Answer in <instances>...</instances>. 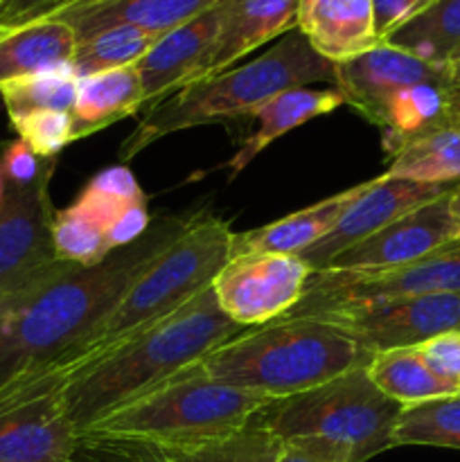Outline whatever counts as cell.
<instances>
[{
  "label": "cell",
  "mask_w": 460,
  "mask_h": 462,
  "mask_svg": "<svg viewBox=\"0 0 460 462\" xmlns=\"http://www.w3.org/2000/svg\"><path fill=\"white\" fill-rule=\"evenodd\" d=\"M52 161V158H50ZM45 158H39L34 152L30 149V144L23 143L21 138L9 143L5 147L3 156H0V162H3V171H5V180L12 188H27V185L34 183L43 170L48 167Z\"/></svg>",
  "instance_id": "cell-37"
},
{
  "label": "cell",
  "mask_w": 460,
  "mask_h": 462,
  "mask_svg": "<svg viewBox=\"0 0 460 462\" xmlns=\"http://www.w3.org/2000/svg\"><path fill=\"white\" fill-rule=\"evenodd\" d=\"M162 34L138 30V27H111L88 39L77 41L70 70L77 79L97 75L104 70L135 66Z\"/></svg>",
  "instance_id": "cell-28"
},
{
  "label": "cell",
  "mask_w": 460,
  "mask_h": 462,
  "mask_svg": "<svg viewBox=\"0 0 460 462\" xmlns=\"http://www.w3.org/2000/svg\"><path fill=\"white\" fill-rule=\"evenodd\" d=\"M451 189L422 203L415 210L406 212L404 217L388 224L379 233L370 235L356 246L343 251L341 255L329 262L325 271H361L365 273V271L395 269V266L410 264V262L455 242L458 235H455L449 210Z\"/></svg>",
  "instance_id": "cell-14"
},
{
  "label": "cell",
  "mask_w": 460,
  "mask_h": 462,
  "mask_svg": "<svg viewBox=\"0 0 460 462\" xmlns=\"http://www.w3.org/2000/svg\"><path fill=\"white\" fill-rule=\"evenodd\" d=\"M427 293H460V239L395 269L311 273L305 296L289 316H316L338 307Z\"/></svg>",
  "instance_id": "cell-8"
},
{
  "label": "cell",
  "mask_w": 460,
  "mask_h": 462,
  "mask_svg": "<svg viewBox=\"0 0 460 462\" xmlns=\"http://www.w3.org/2000/svg\"><path fill=\"white\" fill-rule=\"evenodd\" d=\"M271 402L257 393L216 382L201 364H194L104 415L84 433L140 440L167 449L201 445L251 427L255 415Z\"/></svg>",
  "instance_id": "cell-7"
},
{
  "label": "cell",
  "mask_w": 460,
  "mask_h": 462,
  "mask_svg": "<svg viewBox=\"0 0 460 462\" xmlns=\"http://www.w3.org/2000/svg\"><path fill=\"white\" fill-rule=\"evenodd\" d=\"M12 129L16 131L23 143L30 144L32 152L39 158H57L61 149L75 143V125L72 113L59 111H36L27 116L14 117Z\"/></svg>",
  "instance_id": "cell-34"
},
{
  "label": "cell",
  "mask_w": 460,
  "mask_h": 462,
  "mask_svg": "<svg viewBox=\"0 0 460 462\" xmlns=\"http://www.w3.org/2000/svg\"><path fill=\"white\" fill-rule=\"evenodd\" d=\"M77 462H167L161 447L124 438L81 433L75 456Z\"/></svg>",
  "instance_id": "cell-35"
},
{
  "label": "cell",
  "mask_w": 460,
  "mask_h": 462,
  "mask_svg": "<svg viewBox=\"0 0 460 462\" xmlns=\"http://www.w3.org/2000/svg\"><path fill=\"white\" fill-rule=\"evenodd\" d=\"M449 210H451V219H454V226H455V235H458L460 239V183L451 189Z\"/></svg>",
  "instance_id": "cell-41"
},
{
  "label": "cell",
  "mask_w": 460,
  "mask_h": 462,
  "mask_svg": "<svg viewBox=\"0 0 460 462\" xmlns=\"http://www.w3.org/2000/svg\"><path fill=\"white\" fill-rule=\"evenodd\" d=\"M345 329L368 352L415 347L428 338L460 329V293L392 298L361 302L316 314Z\"/></svg>",
  "instance_id": "cell-11"
},
{
  "label": "cell",
  "mask_w": 460,
  "mask_h": 462,
  "mask_svg": "<svg viewBox=\"0 0 460 462\" xmlns=\"http://www.w3.org/2000/svg\"><path fill=\"white\" fill-rule=\"evenodd\" d=\"M219 34L197 81L228 70L248 52L296 30L300 0H219Z\"/></svg>",
  "instance_id": "cell-18"
},
{
  "label": "cell",
  "mask_w": 460,
  "mask_h": 462,
  "mask_svg": "<svg viewBox=\"0 0 460 462\" xmlns=\"http://www.w3.org/2000/svg\"><path fill=\"white\" fill-rule=\"evenodd\" d=\"M77 86L79 79L75 72L70 70V66H63L12 81L0 88V97L7 108L9 120L36 111L72 113L77 102Z\"/></svg>",
  "instance_id": "cell-31"
},
{
  "label": "cell",
  "mask_w": 460,
  "mask_h": 462,
  "mask_svg": "<svg viewBox=\"0 0 460 462\" xmlns=\"http://www.w3.org/2000/svg\"><path fill=\"white\" fill-rule=\"evenodd\" d=\"M386 176L427 185H458L460 129L445 126L404 143L388 156Z\"/></svg>",
  "instance_id": "cell-26"
},
{
  "label": "cell",
  "mask_w": 460,
  "mask_h": 462,
  "mask_svg": "<svg viewBox=\"0 0 460 462\" xmlns=\"http://www.w3.org/2000/svg\"><path fill=\"white\" fill-rule=\"evenodd\" d=\"M370 356L329 320L287 316L228 338L201 365L216 382L278 402L365 368Z\"/></svg>",
  "instance_id": "cell-4"
},
{
  "label": "cell",
  "mask_w": 460,
  "mask_h": 462,
  "mask_svg": "<svg viewBox=\"0 0 460 462\" xmlns=\"http://www.w3.org/2000/svg\"><path fill=\"white\" fill-rule=\"evenodd\" d=\"M451 188L454 185L415 183V180L391 179L386 174H382L379 179L365 180L359 197L345 208V212L338 217L332 230L320 242L307 248L300 257L314 273L325 271L329 262L341 255L343 251L356 246L359 242L368 239L370 235L379 233L388 224L404 217L406 212L440 197L442 192Z\"/></svg>",
  "instance_id": "cell-13"
},
{
  "label": "cell",
  "mask_w": 460,
  "mask_h": 462,
  "mask_svg": "<svg viewBox=\"0 0 460 462\" xmlns=\"http://www.w3.org/2000/svg\"><path fill=\"white\" fill-rule=\"evenodd\" d=\"M77 445L57 377L34 374L0 391V462H70Z\"/></svg>",
  "instance_id": "cell-9"
},
{
  "label": "cell",
  "mask_w": 460,
  "mask_h": 462,
  "mask_svg": "<svg viewBox=\"0 0 460 462\" xmlns=\"http://www.w3.org/2000/svg\"><path fill=\"white\" fill-rule=\"evenodd\" d=\"M365 183L356 188L343 189L334 197L323 199L305 210L291 212L282 219L266 224L262 228L248 230V233H235L233 253L246 251H264V253H282V255H302L307 248L314 246L316 242L325 237L336 224L338 217L345 212V208L361 194Z\"/></svg>",
  "instance_id": "cell-23"
},
{
  "label": "cell",
  "mask_w": 460,
  "mask_h": 462,
  "mask_svg": "<svg viewBox=\"0 0 460 462\" xmlns=\"http://www.w3.org/2000/svg\"><path fill=\"white\" fill-rule=\"evenodd\" d=\"M52 244L57 260L79 266L99 264L113 253L106 235L75 206L54 212Z\"/></svg>",
  "instance_id": "cell-33"
},
{
  "label": "cell",
  "mask_w": 460,
  "mask_h": 462,
  "mask_svg": "<svg viewBox=\"0 0 460 462\" xmlns=\"http://www.w3.org/2000/svg\"><path fill=\"white\" fill-rule=\"evenodd\" d=\"M418 350L428 370L460 393V329L437 334L419 343Z\"/></svg>",
  "instance_id": "cell-36"
},
{
  "label": "cell",
  "mask_w": 460,
  "mask_h": 462,
  "mask_svg": "<svg viewBox=\"0 0 460 462\" xmlns=\"http://www.w3.org/2000/svg\"><path fill=\"white\" fill-rule=\"evenodd\" d=\"M311 84L334 86V63L320 57L296 27L253 61L185 86L147 111L122 143L120 161H131L158 138L192 126L251 116L273 95Z\"/></svg>",
  "instance_id": "cell-5"
},
{
  "label": "cell",
  "mask_w": 460,
  "mask_h": 462,
  "mask_svg": "<svg viewBox=\"0 0 460 462\" xmlns=\"http://www.w3.org/2000/svg\"><path fill=\"white\" fill-rule=\"evenodd\" d=\"M343 104H345V99L334 86H329V88H307V86H302V88L282 90V93L266 99L262 106H257L251 113V117H255L257 126L244 140L242 149L235 153L233 161L228 162L230 176H237L239 171L246 170L255 161L257 153L264 152L280 135L298 129V126L314 120V117L336 111Z\"/></svg>",
  "instance_id": "cell-22"
},
{
  "label": "cell",
  "mask_w": 460,
  "mask_h": 462,
  "mask_svg": "<svg viewBox=\"0 0 460 462\" xmlns=\"http://www.w3.org/2000/svg\"><path fill=\"white\" fill-rule=\"evenodd\" d=\"M77 36L57 18L0 27V88L16 79L70 66Z\"/></svg>",
  "instance_id": "cell-21"
},
{
  "label": "cell",
  "mask_w": 460,
  "mask_h": 462,
  "mask_svg": "<svg viewBox=\"0 0 460 462\" xmlns=\"http://www.w3.org/2000/svg\"><path fill=\"white\" fill-rule=\"evenodd\" d=\"M5 194H7V180H5L3 162H0V206H3V201H5Z\"/></svg>",
  "instance_id": "cell-42"
},
{
  "label": "cell",
  "mask_w": 460,
  "mask_h": 462,
  "mask_svg": "<svg viewBox=\"0 0 460 462\" xmlns=\"http://www.w3.org/2000/svg\"><path fill=\"white\" fill-rule=\"evenodd\" d=\"M314 271L300 255L233 253L212 280L216 305L239 328H262L287 319L302 300Z\"/></svg>",
  "instance_id": "cell-10"
},
{
  "label": "cell",
  "mask_w": 460,
  "mask_h": 462,
  "mask_svg": "<svg viewBox=\"0 0 460 462\" xmlns=\"http://www.w3.org/2000/svg\"><path fill=\"white\" fill-rule=\"evenodd\" d=\"M140 201H147L143 188L138 185L135 176L131 174L129 167L115 165L99 171L93 180L84 188L72 206L88 217L104 235L113 230V226L120 221V217L129 210L131 206ZM111 244V242H108ZM113 248V246H111Z\"/></svg>",
  "instance_id": "cell-30"
},
{
  "label": "cell",
  "mask_w": 460,
  "mask_h": 462,
  "mask_svg": "<svg viewBox=\"0 0 460 462\" xmlns=\"http://www.w3.org/2000/svg\"><path fill=\"white\" fill-rule=\"evenodd\" d=\"M278 447L273 433L251 422V427L219 440L161 449L167 462H278Z\"/></svg>",
  "instance_id": "cell-32"
},
{
  "label": "cell",
  "mask_w": 460,
  "mask_h": 462,
  "mask_svg": "<svg viewBox=\"0 0 460 462\" xmlns=\"http://www.w3.org/2000/svg\"><path fill=\"white\" fill-rule=\"evenodd\" d=\"M278 462H325V460L316 458L314 454H309V451H305V449H300V447L291 445V442L280 440Z\"/></svg>",
  "instance_id": "cell-40"
},
{
  "label": "cell",
  "mask_w": 460,
  "mask_h": 462,
  "mask_svg": "<svg viewBox=\"0 0 460 462\" xmlns=\"http://www.w3.org/2000/svg\"><path fill=\"white\" fill-rule=\"evenodd\" d=\"M298 30L332 63L347 61L379 45L373 0H314L298 16Z\"/></svg>",
  "instance_id": "cell-20"
},
{
  "label": "cell",
  "mask_w": 460,
  "mask_h": 462,
  "mask_svg": "<svg viewBox=\"0 0 460 462\" xmlns=\"http://www.w3.org/2000/svg\"><path fill=\"white\" fill-rule=\"evenodd\" d=\"M63 3L66 0H5L0 7V27L21 25V23L34 21V18H43Z\"/></svg>",
  "instance_id": "cell-39"
},
{
  "label": "cell",
  "mask_w": 460,
  "mask_h": 462,
  "mask_svg": "<svg viewBox=\"0 0 460 462\" xmlns=\"http://www.w3.org/2000/svg\"><path fill=\"white\" fill-rule=\"evenodd\" d=\"M216 3L219 0H66L48 16L66 23L77 41L111 27H138L152 34H167Z\"/></svg>",
  "instance_id": "cell-17"
},
{
  "label": "cell",
  "mask_w": 460,
  "mask_h": 462,
  "mask_svg": "<svg viewBox=\"0 0 460 462\" xmlns=\"http://www.w3.org/2000/svg\"><path fill=\"white\" fill-rule=\"evenodd\" d=\"M392 447H442L460 451V395L401 409L392 431Z\"/></svg>",
  "instance_id": "cell-29"
},
{
  "label": "cell",
  "mask_w": 460,
  "mask_h": 462,
  "mask_svg": "<svg viewBox=\"0 0 460 462\" xmlns=\"http://www.w3.org/2000/svg\"><path fill=\"white\" fill-rule=\"evenodd\" d=\"M449 68H451V70L455 72V75L460 77V50H458V52L454 54V57H451V61H449Z\"/></svg>",
  "instance_id": "cell-43"
},
{
  "label": "cell",
  "mask_w": 460,
  "mask_h": 462,
  "mask_svg": "<svg viewBox=\"0 0 460 462\" xmlns=\"http://www.w3.org/2000/svg\"><path fill=\"white\" fill-rule=\"evenodd\" d=\"M454 75L449 63L437 66L395 45L379 43L359 57L334 63V88L343 95L347 106L374 125L386 99L397 90Z\"/></svg>",
  "instance_id": "cell-15"
},
{
  "label": "cell",
  "mask_w": 460,
  "mask_h": 462,
  "mask_svg": "<svg viewBox=\"0 0 460 462\" xmlns=\"http://www.w3.org/2000/svg\"><path fill=\"white\" fill-rule=\"evenodd\" d=\"M383 43L446 66L460 50V0H433L418 16L388 34Z\"/></svg>",
  "instance_id": "cell-27"
},
{
  "label": "cell",
  "mask_w": 460,
  "mask_h": 462,
  "mask_svg": "<svg viewBox=\"0 0 460 462\" xmlns=\"http://www.w3.org/2000/svg\"><path fill=\"white\" fill-rule=\"evenodd\" d=\"M431 3L433 0H373L374 32H377L379 41L383 43L388 34H392L397 27L418 16Z\"/></svg>",
  "instance_id": "cell-38"
},
{
  "label": "cell",
  "mask_w": 460,
  "mask_h": 462,
  "mask_svg": "<svg viewBox=\"0 0 460 462\" xmlns=\"http://www.w3.org/2000/svg\"><path fill=\"white\" fill-rule=\"evenodd\" d=\"M242 332L244 328L219 310L210 284L174 314L149 325L66 379L63 402L77 433L81 436L104 415L180 370L201 364L215 347Z\"/></svg>",
  "instance_id": "cell-2"
},
{
  "label": "cell",
  "mask_w": 460,
  "mask_h": 462,
  "mask_svg": "<svg viewBox=\"0 0 460 462\" xmlns=\"http://www.w3.org/2000/svg\"><path fill=\"white\" fill-rule=\"evenodd\" d=\"M3 3H5V0H0V7H3Z\"/></svg>",
  "instance_id": "cell-46"
},
{
  "label": "cell",
  "mask_w": 460,
  "mask_h": 462,
  "mask_svg": "<svg viewBox=\"0 0 460 462\" xmlns=\"http://www.w3.org/2000/svg\"><path fill=\"white\" fill-rule=\"evenodd\" d=\"M311 3H314V0H300V9H298V16H300V14H302V12H305V9H307V7H309V5H311Z\"/></svg>",
  "instance_id": "cell-44"
},
{
  "label": "cell",
  "mask_w": 460,
  "mask_h": 462,
  "mask_svg": "<svg viewBox=\"0 0 460 462\" xmlns=\"http://www.w3.org/2000/svg\"><path fill=\"white\" fill-rule=\"evenodd\" d=\"M192 217L167 215L93 266L57 260L0 291V391L41 373L86 337Z\"/></svg>",
  "instance_id": "cell-1"
},
{
  "label": "cell",
  "mask_w": 460,
  "mask_h": 462,
  "mask_svg": "<svg viewBox=\"0 0 460 462\" xmlns=\"http://www.w3.org/2000/svg\"><path fill=\"white\" fill-rule=\"evenodd\" d=\"M235 233L212 215L192 217L188 228L133 280L111 311L66 355L36 374L66 379L197 298L230 257ZM34 377V374H32Z\"/></svg>",
  "instance_id": "cell-3"
},
{
  "label": "cell",
  "mask_w": 460,
  "mask_h": 462,
  "mask_svg": "<svg viewBox=\"0 0 460 462\" xmlns=\"http://www.w3.org/2000/svg\"><path fill=\"white\" fill-rule=\"evenodd\" d=\"M401 406L356 368L300 395L271 402L253 424L325 462H365L392 449Z\"/></svg>",
  "instance_id": "cell-6"
},
{
  "label": "cell",
  "mask_w": 460,
  "mask_h": 462,
  "mask_svg": "<svg viewBox=\"0 0 460 462\" xmlns=\"http://www.w3.org/2000/svg\"><path fill=\"white\" fill-rule=\"evenodd\" d=\"M365 370H368V377L373 379L374 386L388 400L400 404L401 409L424 404V402L431 400H440V397L460 395L455 388H451L449 383L437 379L428 370L418 346L374 352Z\"/></svg>",
  "instance_id": "cell-25"
},
{
  "label": "cell",
  "mask_w": 460,
  "mask_h": 462,
  "mask_svg": "<svg viewBox=\"0 0 460 462\" xmlns=\"http://www.w3.org/2000/svg\"><path fill=\"white\" fill-rule=\"evenodd\" d=\"M454 126H455V129H460V106H458V111H455V117H454Z\"/></svg>",
  "instance_id": "cell-45"
},
{
  "label": "cell",
  "mask_w": 460,
  "mask_h": 462,
  "mask_svg": "<svg viewBox=\"0 0 460 462\" xmlns=\"http://www.w3.org/2000/svg\"><path fill=\"white\" fill-rule=\"evenodd\" d=\"M460 106V77L406 86L386 99L374 126L382 134L386 156L395 153L409 140L431 131L454 126Z\"/></svg>",
  "instance_id": "cell-19"
},
{
  "label": "cell",
  "mask_w": 460,
  "mask_h": 462,
  "mask_svg": "<svg viewBox=\"0 0 460 462\" xmlns=\"http://www.w3.org/2000/svg\"><path fill=\"white\" fill-rule=\"evenodd\" d=\"M57 161H50L43 174L27 188H12L0 206V291L23 282L45 266L54 264L50 180Z\"/></svg>",
  "instance_id": "cell-12"
},
{
  "label": "cell",
  "mask_w": 460,
  "mask_h": 462,
  "mask_svg": "<svg viewBox=\"0 0 460 462\" xmlns=\"http://www.w3.org/2000/svg\"><path fill=\"white\" fill-rule=\"evenodd\" d=\"M219 3L192 21L162 34L135 63L144 88V108L152 111L167 95L194 84L219 34Z\"/></svg>",
  "instance_id": "cell-16"
},
{
  "label": "cell",
  "mask_w": 460,
  "mask_h": 462,
  "mask_svg": "<svg viewBox=\"0 0 460 462\" xmlns=\"http://www.w3.org/2000/svg\"><path fill=\"white\" fill-rule=\"evenodd\" d=\"M144 108V88L135 66L104 70L79 79L72 108L75 140L93 135Z\"/></svg>",
  "instance_id": "cell-24"
},
{
  "label": "cell",
  "mask_w": 460,
  "mask_h": 462,
  "mask_svg": "<svg viewBox=\"0 0 460 462\" xmlns=\"http://www.w3.org/2000/svg\"><path fill=\"white\" fill-rule=\"evenodd\" d=\"M70 462H77V460H75V458H72V460H70Z\"/></svg>",
  "instance_id": "cell-47"
}]
</instances>
